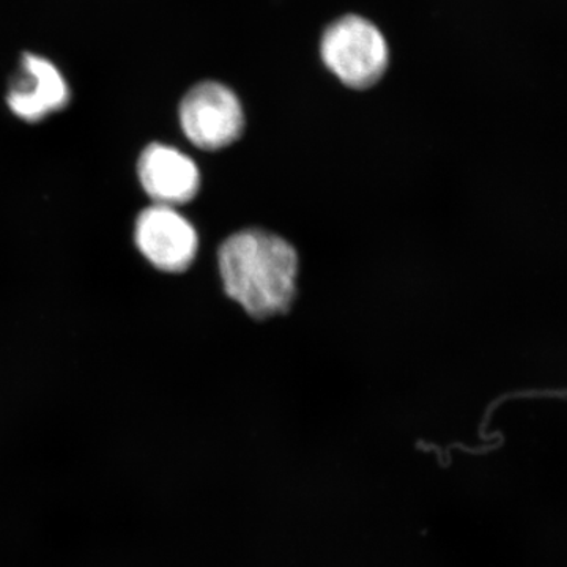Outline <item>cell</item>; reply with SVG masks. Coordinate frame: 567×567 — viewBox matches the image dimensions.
<instances>
[{
	"label": "cell",
	"instance_id": "obj_1",
	"mask_svg": "<svg viewBox=\"0 0 567 567\" xmlns=\"http://www.w3.org/2000/svg\"><path fill=\"white\" fill-rule=\"evenodd\" d=\"M224 290L249 316L268 319L292 305L297 289L298 254L278 235L244 230L218 251Z\"/></svg>",
	"mask_w": 567,
	"mask_h": 567
},
{
	"label": "cell",
	"instance_id": "obj_2",
	"mask_svg": "<svg viewBox=\"0 0 567 567\" xmlns=\"http://www.w3.org/2000/svg\"><path fill=\"white\" fill-rule=\"evenodd\" d=\"M322 59L347 87L368 89L380 81L390 62L382 32L361 17H346L323 33Z\"/></svg>",
	"mask_w": 567,
	"mask_h": 567
},
{
	"label": "cell",
	"instance_id": "obj_3",
	"mask_svg": "<svg viewBox=\"0 0 567 567\" xmlns=\"http://www.w3.org/2000/svg\"><path fill=\"white\" fill-rule=\"evenodd\" d=\"M183 133L203 151H221L241 136L245 126L240 100L226 85L203 82L186 93L181 106Z\"/></svg>",
	"mask_w": 567,
	"mask_h": 567
},
{
	"label": "cell",
	"instance_id": "obj_4",
	"mask_svg": "<svg viewBox=\"0 0 567 567\" xmlns=\"http://www.w3.org/2000/svg\"><path fill=\"white\" fill-rule=\"evenodd\" d=\"M134 240L142 256L167 274L186 270L199 248L193 224L169 205L145 208L137 218Z\"/></svg>",
	"mask_w": 567,
	"mask_h": 567
},
{
	"label": "cell",
	"instance_id": "obj_5",
	"mask_svg": "<svg viewBox=\"0 0 567 567\" xmlns=\"http://www.w3.org/2000/svg\"><path fill=\"white\" fill-rule=\"evenodd\" d=\"M137 171L142 188L155 204L177 208L199 193L200 173L196 163L169 145H148L142 152Z\"/></svg>",
	"mask_w": 567,
	"mask_h": 567
},
{
	"label": "cell",
	"instance_id": "obj_6",
	"mask_svg": "<svg viewBox=\"0 0 567 567\" xmlns=\"http://www.w3.org/2000/svg\"><path fill=\"white\" fill-rule=\"evenodd\" d=\"M21 78L11 85L7 103L25 122H40L70 102V89L54 63L24 54Z\"/></svg>",
	"mask_w": 567,
	"mask_h": 567
}]
</instances>
